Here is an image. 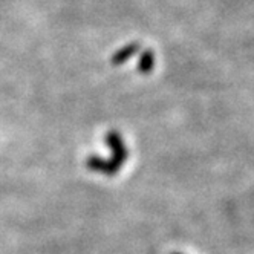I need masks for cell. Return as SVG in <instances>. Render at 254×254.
Listing matches in <instances>:
<instances>
[{
  "label": "cell",
  "instance_id": "cell-2",
  "mask_svg": "<svg viewBox=\"0 0 254 254\" xmlns=\"http://www.w3.org/2000/svg\"><path fill=\"white\" fill-rule=\"evenodd\" d=\"M136 52V46H127V48H124V49H121L117 56H115V59H114V63H117V64H120V63H123L126 59H129L132 54H135Z\"/></svg>",
  "mask_w": 254,
  "mask_h": 254
},
{
  "label": "cell",
  "instance_id": "cell-1",
  "mask_svg": "<svg viewBox=\"0 0 254 254\" xmlns=\"http://www.w3.org/2000/svg\"><path fill=\"white\" fill-rule=\"evenodd\" d=\"M152 67H153V54L144 52L142 57H141V62H139V69L144 72V74H147Z\"/></svg>",
  "mask_w": 254,
  "mask_h": 254
},
{
  "label": "cell",
  "instance_id": "cell-3",
  "mask_svg": "<svg viewBox=\"0 0 254 254\" xmlns=\"http://www.w3.org/2000/svg\"><path fill=\"white\" fill-rule=\"evenodd\" d=\"M172 254H181V253H172Z\"/></svg>",
  "mask_w": 254,
  "mask_h": 254
}]
</instances>
